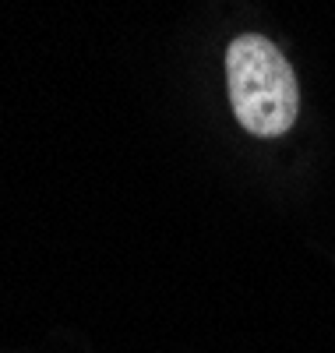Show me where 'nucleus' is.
Listing matches in <instances>:
<instances>
[{"label":"nucleus","instance_id":"1","mask_svg":"<svg viewBox=\"0 0 335 353\" xmlns=\"http://www.w3.org/2000/svg\"><path fill=\"white\" fill-rule=\"evenodd\" d=\"M226 92L243 131L283 138L300 113V81L268 36L243 32L226 46Z\"/></svg>","mask_w":335,"mask_h":353}]
</instances>
